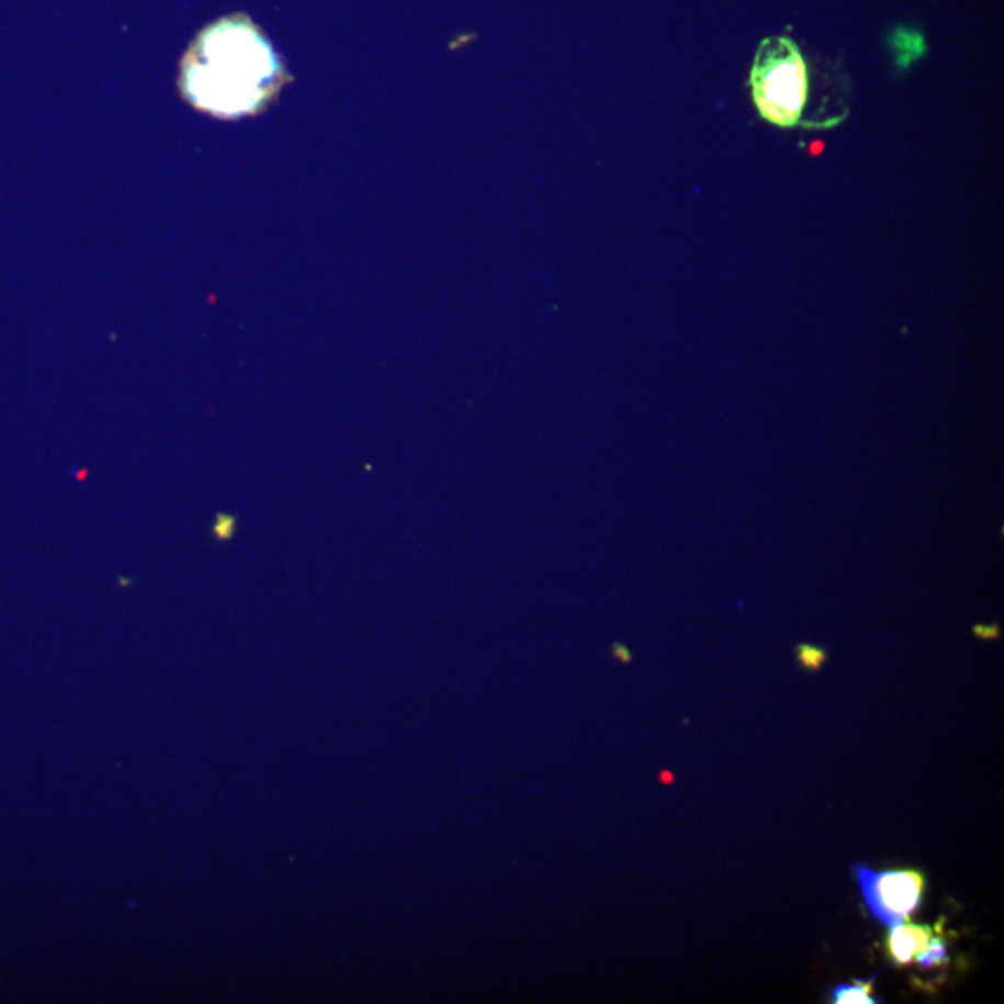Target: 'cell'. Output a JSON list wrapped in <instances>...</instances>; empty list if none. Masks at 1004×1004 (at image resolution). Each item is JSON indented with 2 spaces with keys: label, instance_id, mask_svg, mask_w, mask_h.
<instances>
[{
  "label": "cell",
  "instance_id": "obj_7",
  "mask_svg": "<svg viewBox=\"0 0 1004 1004\" xmlns=\"http://www.w3.org/2000/svg\"><path fill=\"white\" fill-rule=\"evenodd\" d=\"M915 962L920 963L921 968H939V966H944V963L949 962L947 944L941 937L932 936L930 944L926 945V949L921 955H917Z\"/></svg>",
  "mask_w": 1004,
  "mask_h": 1004
},
{
  "label": "cell",
  "instance_id": "obj_10",
  "mask_svg": "<svg viewBox=\"0 0 1004 1004\" xmlns=\"http://www.w3.org/2000/svg\"><path fill=\"white\" fill-rule=\"evenodd\" d=\"M973 633L977 639L995 640L999 639L997 625H974Z\"/></svg>",
  "mask_w": 1004,
  "mask_h": 1004
},
{
  "label": "cell",
  "instance_id": "obj_8",
  "mask_svg": "<svg viewBox=\"0 0 1004 1004\" xmlns=\"http://www.w3.org/2000/svg\"><path fill=\"white\" fill-rule=\"evenodd\" d=\"M798 663L802 664V668L810 669V672H816V669L822 668V664L826 663V652L824 650H819L815 645L810 644H800L797 647Z\"/></svg>",
  "mask_w": 1004,
  "mask_h": 1004
},
{
  "label": "cell",
  "instance_id": "obj_3",
  "mask_svg": "<svg viewBox=\"0 0 1004 1004\" xmlns=\"http://www.w3.org/2000/svg\"><path fill=\"white\" fill-rule=\"evenodd\" d=\"M854 872L870 912L888 926L906 921L923 902L925 877L920 870L877 872L864 865H856Z\"/></svg>",
  "mask_w": 1004,
  "mask_h": 1004
},
{
  "label": "cell",
  "instance_id": "obj_5",
  "mask_svg": "<svg viewBox=\"0 0 1004 1004\" xmlns=\"http://www.w3.org/2000/svg\"><path fill=\"white\" fill-rule=\"evenodd\" d=\"M889 47L893 53L895 66L906 71L913 66V61L921 60L926 55V37L923 32L915 29L896 26L895 31L889 34Z\"/></svg>",
  "mask_w": 1004,
  "mask_h": 1004
},
{
  "label": "cell",
  "instance_id": "obj_2",
  "mask_svg": "<svg viewBox=\"0 0 1004 1004\" xmlns=\"http://www.w3.org/2000/svg\"><path fill=\"white\" fill-rule=\"evenodd\" d=\"M749 88L765 122L779 128L802 123L810 99V69L791 37H768L762 43L749 74Z\"/></svg>",
  "mask_w": 1004,
  "mask_h": 1004
},
{
  "label": "cell",
  "instance_id": "obj_4",
  "mask_svg": "<svg viewBox=\"0 0 1004 1004\" xmlns=\"http://www.w3.org/2000/svg\"><path fill=\"white\" fill-rule=\"evenodd\" d=\"M932 936L934 934L930 926L915 925L906 921L889 925L888 952L891 962L895 963L896 968L915 962L917 955L930 944Z\"/></svg>",
  "mask_w": 1004,
  "mask_h": 1004
},
{
  "label": "cell",
  "instance_id": "obj_11",
  "mask_svg": "<svg viewBox=\"0 0 1004 1004\" xmlns=\"http://www.w3.org/2000/svg\"><path fill=\"white\" fill-rule=\"evenodd\" d=\"M616 650H618V655H620L623 661H629L628 650H623V647H616Z\"/></svg>",
  "mask_w": 1004,
  "mask_h": 1004
},
{
  "label": "cell",
  "instance_id": "obj_9",
  "mask_svg": "<svg viewBox=\"0 0 1004 1004\" xmlns=\"http://www.w3.org/2000/svg\"><path fill=\"white\" fill-rule=\"evenodd\" d=\"M233 530H235V519L227 518V516H224V518H218V521H216V524H214V534H216L218 540H227V538H232Z\"/></svg>",
  "mask_w": 1004,
  "mask_h": 1004
},
{
  "label": "cell",
  "instance_id": "obj_1",
  "mask_svg": "<svg viewBox=\"0 0 1004 1004\" xmlns=\"http://www.w3.org/2000/svg\"><path fill=\"white\" fill-rule=\"evenodd\" d=\"M285 74L272 45L244 15L219 19L190 45L181 92L190 104L222 120L253 116L278 95Z\"/></svg>",
  "mask_w": 1004,
  "mask_h": 1004
},
{
  "label": "cell",
  "instance_id": "obj_6",
  "mask_svg": "<svg viewBox=\"0 0 1004 1004\" xmlns=\"http://www.w3.org/2000/svg\"><path fill=\"white\" fill-rule=\"evenodd\" d=\"M875 979L856 980L854 984H837L832 993V1003L835 1004H877L872 997Z\"/></svg>",
  "mask_w": 1004,
  "mask_h": 1004
}]
</instances>
